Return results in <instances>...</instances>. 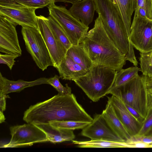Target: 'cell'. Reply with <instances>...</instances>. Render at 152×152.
Masks as SVG:
<instances>
[{
    "mask_svg": "<svg viewBox=\"0 0 152 152\" xmlns=\"http://www.w3.org/2000/svg\"><path fill=\"white\" fill-rule=\"evenodd\" d=\"M130 39L133 47L140 53L152 51V19L134 16Z\"/></svg>",
    "mask_w": 152,
    "mask_h": 152,
    "instance_id": "10",
    "label": "cell"
},
{
    "mask_svg": "<svg viewBox=\"0 0 152 152\" xmlns=\"http://www.w3.org/2000/svg\"><path fill=\"white\" fill-rule=\"evenodd\" d=\"M10 141L1 148H16L31 146L36 143L48 142L45 133L35 125L30 124L10 127Z\"/></svg>",
    "mask_w": 152,
    "mask_h": 152,
    "instance_id": "9",
    "label": "cell"
},
{
    "mask_svg": "<svg viewBox=\"0 0 152 152\" xmlns=\"http://www.w3.org/2000/svg\"><path fill=\"white\" fill-rule=\"evenodd\" d=\"M60 78L57 75L48 78L47 82L48 84L53 86L58 92V94L60 95H69L71 94L72 90L70 87L67 84L65 87L63 86L60 83L59 79Z\"/></svg>",
    "mask_w": 152,
    "mask_h": 152,
    "instance_id": "27",
    "label": "cell"
},
{
    "mask_svg": "<svg viewBox=\"0 0 152 152\" xmlns=\"http://www.w3.org/2000/svg\"><path fill=\"white\" fill-rule=\"evenodd\" d=\"M5 119V116L3 114V112H0V123H1L4 122Z\"/></svg>",
    "mask_w": 152,
    "mask_h": 152,
    "instance_id": "37",
    "label": "cell"
},
{
    "mask_svg": "<svg viewBox=\"0 0 152 152\" xmlns=\"http://www.w3.org/2000/svg\"><path fill=\"white\" fill-rule=\"evenodd\" d=\"M117 71L109 67L94 65L75 83L94 102L107 94L114 83Z\"/></svg>",
    "mask_w": 152,
    "mask_h": 152,
    "instance_id": "4",
    "label": "cell"
},
{
    "mask_svg": "<svg viewBox=\"0 0 152 152\" xmlns=\"http://www.w3.org/2000/svg\"><path fill=\"white\" fill-rule=\"evenodd\" d=\"M140 71L143 75L152 77V51L145 53H140Z\"/></svg>",
    "mask_w": 152,
    "mask_h": 152,
    "instance_id": "25",
    "label": "cell"
},
{
    "mask_svg": "<svg viewBox=\"0 0 152 152\" xmlns=\"http://www.w3.org/2000/svg\"><path fill=\"white\" fill-rule=\"evenodd\" d=\"M124 23L130 41L132 17L135 8V0H113Z\"/></svg>",
    "mask_w": 152,
    "mask_h": 152,
    "instance_id": "21",
    "label": "cell"
},
{
    "mask_svg": "<svg viewBox=\"0 0 152 152\" xmlns=\"http://www.w3.org/2000/svg\"><path fill=\"white\" fill-rule=\"evenodd\" d=\"M140 71V68L134 66L117 71L114 83L111 88L127 82L138 75V72Z\"/></svg>",
    "mask_w": 152,
    "mask_h": 152,
    "instance_id": "23",
    "label": "cell"
},
{
    "mask_svg": "<svg viewBox=\"0 0 152 152\" xmlns=\"http://www.w3.org/2000/svg\"><path fill=\"white\" fill-rule=\"evenodd\" d=\"M46 134L48 141L53 143L72 141L75 138L73 130L56 127L50 123L34 124Z\"/></svg>",
    "mask_w": 152,
    "mask_h": 152,
    "instance_id": "20",
    "label": "cell"
},
{
    "mask_svg": "<svg viewBox=\"0 0 152 152\" xmlns=\"http://www.w3.org/2000/svg\"><path fill=\"white\" fill-rule=\"evenodd\" d=\"M48 23L61 43L67 50L72 45L66 34L61 26L51 16L47 18Z\"/></svg>",
    "mask_w": 152,
    "mask_h": 152,
    "instance_id": "24",
    "label": "cell"
},
{
    "mask_svg": "<svg viewBox=\"0 0 152 152\" xmlns=\"http://www.w3.org/2000/svg\"><path fill=\"white\" fill-rule=\"evenodd\" d=\"M81 0H53V1L55 3L58 2H62L64 3H70L72 4Z\"/></svg>",
    "mask_w": 152,
    "mask_h": 152,
    "instance_id": "36",
    "label": "cell"
},
{
    "mask_svg": "<svg viewBox=\"0 0 152 152\" xmlns=\"http://www.w3.org/2000/svg\"><path fill=\"white\" fill-rule=\"evenodd\" d=\"M8 96L4 94L0 91V112H3L5 110L6 99Z\"/></svg>",
    "mask_w": 152,
    "mask_h": 152,
    "instance_id": "33",
    "label": "cell"
},
{
    "mask_svg": "<svg viewBox=\"0 0 152 152\" xmlns=\"http://www.w3.org/2000/svg\"></svg>",
    "mask_w": 152,
    "mask_h": 152,
    "instance_id": "40",
    "label": "cell"
},
{
    "mask_svg": "<svg viewBox=\"0 0 152 152\" xmlns=\"http://www.w3.org/2000/svg\"><path fill=\"white\" fill-rule=\"evenodd\" d=\"M18 56L16 55L0 54V63L6 64L11 70L15 62V59Z\"/></svg>",
    "mask_w": 152,
    "mask_h": 152,
    "instance_id": "31",
    "label": "cell"
},
{
    "mask_svg": "<svg viewBox=\"0 0 152 152\" xmlns=\"http://www.w3.org/2000/svg\"><path fill=\"white\" fill-rule=\"evenodd\" d=\"M96 11L105 29L118 49L125 56L134 53L121 14L113 0H94Z\"/></svg>",
    "mask_w": 152,
    "mask_h": 152,
    "instance_id": "3",
    "label": "cell"
},
{
    "mask_svg": "<svg viewBox=\"0 0 152 152\" xmlns=\"http://www.w3.org/2000/svg\"><path fill=\"white\" fill-rule=\"evenodd\" d=\"M150 136V137H151V138L152 139V135H151V136Z\"/></svg>",
    "mask_w": 152,
    "mask_h": 152,
    "instance_id": "39",
    "label": "cell"
},
{
    "mask_svg": "<svg viewBox=\"0 0 152 152\" xmlns=\"http://www.w3.org/2000/svg\"><path fill=\"white\" fill-rule=\"evenodd\" d=\"M36 9L29 7L15 0H0V15L5 16L18 25L38 29Z\"/></svg>",
    "mask_w": 152,
    "mask_h": 152,
    "instance_id": "8",
    "label": "cell"
},
{
    "mask_svg": "<svg viewBox=\"0 0 152 152\" xmlns=\"http://www.w3.org/2000/svg\"><path fill=\"white\" fill-rule=\"evenodd\" d=\"M23 120L33 124L53 121L91 122L92 118L77 102L73 94H58L45 101L31 106L24 113Z\"/></svg>",
    "mask_w": 152,
    "mask_h": 152,
    "instance_id": "1",
    "label": "cell"
},
{
    "mask_svg": "<svg viewBox=\"0 0 152 152\" xmlns=\"http://www.w3.org/2000/svg\"><path fill=\"white\" fill-rule=\"evenodd\" d=\"M152 130V110L148 112L147 117L144 120L139 131L135 135L147 136Z\"/></svg>",
    "mask_w": 152,
    "mask_h": 152,
    "instance_id": "29",
    "label": "cell"
},
{
    "mask_svg": "<svg viewBox=\"0 0 152 152\" xmlns=\"http://www.w3.org/2000/svg\"><path fill=\"white\" fill-rule=\"evenodd\" d=\"M77 147L80 148H138L137 142L130 140L117 141L104 140H91L87 141H72Z\"/></svg>",
    "mask_w": 152,
    "mask_h": 152,
    "instance_id": "19",
    "label": "cell"
},
{
    "mask_svg": "<svg viewBox=\"0 0 152 152\" xmlns=\"http://www.w3.org/2000/svg\"><path fill=\"white\" fill-rule=\"evenodd\" d=\"M81 134L91 140L126 141L114 132L101 114L96 115L93 121L82 129Z\"/></svg>",
    "mask_w": 152,
    "mask_h": 152,
    "instance_id": "13",
    "label": "cell"
},
{
    "mask_svg": "<svg viewBox=\"0 0 152 152\" xmlns=\"http://www.w3.org/2000/svg\"><path fill=\"white\" fill-rule=\"evenodd\" d=\"M48 8L49 15L61 26L71 44H80L89 27L74 17L65 6L56 5L53 1Z\"/></svg>",
    "mask_w": 152,
    "mask_h": 152,
    "instance_id": "6",
    "label": "cell"
},
{
    "mask_svg": "<svg viewBox=\"0 0 152 152\" xmlns=\"http://www.w3.org/2000/svg\"><path fill=\"white\" fill-rule=\"evenodd\" d=\"M94 65L119 71L126 63L125 55L118 49L107 33L99 15L93 28L80 43Z\"/></svg>",
    "mask_w": 152,
    "mask_h": 152,
    "instance_id": "2",
    "label": "cell"
},
{
    "mask_svg": "<svg viewBox=\"0 0 152 152\" xmlns=\"http://www.w3.org/2000/svg\"><path fill=\"white\" fill-rule=\"evenodd\" d=\"M90 123L73 121H51L49 123L56 127L74 130L82 129Z\"/></svg>",
    "mask_w": 152,
    "mask_h": 152,
    "instance_id": "26",
    "label": "cell"
},
{
    "mask_svg": "<svg viewBox=\"0 0 152 152\" xmlns=\"http://www.w3.org/2000/svg\"><path fill=\"white\" fill-rule=\"evenodd\" d=\"M152 135V130L149 133L147 136H151Z\"/></svg>",
    "mask_w": 152,
    "mask_h": 152,
    "instance_id": "38",
    "label": "cell"
},
{
    "mask_svg": "<svg viewBox=\"0 0 152 152\" xmlns=\"http://www.w3.org/2000/svg\"></svg>",
    "mask_w": 152,
    "mask_h": 152,
    "instance_id": "41",
    "label": "cell"
},
{
    "mask_svg": "<svg viewBox=\"0 0 152 152\" xmlns=\"http://www.w3.org/2000/svg\"><path fill=\"white\" fill-rule=\"evenodd\" d=\"M146 87L148 92L152 93V77L145 76Z\"/></svg>",
    "mask_w": 152,
    "mask_h": 152,
    "instance_id": "34",
    "label": "cell"
},
{
    "mask_svg": "<svg viewBox=\"0 0 152 152\" xmlns=\"http://www.w3.org/2000/svg\"><path fill=\"white\" fill-rule=\"evenodd\" d=\"M125 104L131 114L138 122L142 124L145 119L134 108L128 105Z\"/></svg>",
    "mask_w": 152,
    "mask_h": 152,
    "instance_id": "32",
    "label": "cell"
},
{
    "mask_svg": "<svg viewBox=\"0 0 152 152\" xmlns=\"http://www.w3.org/2000/svg\"><path fill=\"white\" fill-rule=\"evenodd\" d=\"M18 25L8 17L0 15V51L5 54L22 55L16 27Z\"/></svg>",
    "mask_w": 152,
    "mask_h": 152,
    "instance_id": "11",
    "label": "cell"
},
{
    "mask_svg": "<svg viewBox=\"0 0 152 152\" xmlns=\"http://www.w3.org/2000/svg\"><path fill=\"white\" fill-rule=\"evenodd\" d=\"M72 15L86 26L93 21L95 4L94 0H81L72 4L69 10Z\"/></svg>",
    "mask_w": 152,
    "mask_h": 152,
    "instance_id": "15",
    "label": "cell"
},
{
    "mask_svg": "<svg viewBox=\"0 0 152 152\" xmlns=\"http://www.w3.org/2000/svg\"><path fill=\"white\" fill-rule=\"evenodd\" d=\"M66 55L86 69L90 70L94 65L81 44L72 45L67 50Z\"/></svg>",
    "mask_w": 152,
    "mask_h": 152,
    "instance_id": "22",
    "label": "cell"
},
{
    "mask_svg": "<svg viewBox=\"0 0 152 152\" xmlns=\"http://www.w3.org/2000/svg\"><path fill=\"white\" fill-rule=\"evenodd\" d=\"M140 8L144 9L146 12L147 18L152 19V0H135V10Z\"/></svg>",
    "mask_w": 152,
    "mask_h": 152,
    "instance_id": "30",
    "label": "cell"
},
{
    "mask_svg": "<svg viewBox=\"0 0 152 152\" xmlns=\"http://www.w3.org/2000/svg\"><path fill=\"white\" fill-rule=\"evenodd\" d=\"M18 3L31 8H43L50 5L53 0H15Z\"/></svg>",
    "mask_w": 152,
    "mask_h": 152,
    "instance_id": "28",
    "label": "cell"
},
{
    "mask_svg": "<svg viewBox=\"0 0 152 152\" xmlns=\"http://www.w3.org/2000/svg\"><path fill=\"white\" fill-rule=\"evenodd\" d=\"M39 30L49 51L53 63V67L57 69L66 56L67 50L61 43L52 31L47 20V18L37 16Z\"/></svg>",
    "mask_w": 152,
    "mask_h": 152,
    "instance_id": "12",
    "label": "cell"
},
{
    "mask_svg": "<svg viewBox=\"0 0 152 152\" xmlns=\"http://www.w3.org/2000/svg\"><path fill=\"white\" fill-rule=\"evenodd\" d=\"M108 98L110 100L117 117L130 135L133 136L137 134L142 124L131 114L122 101L113 95Z\"/></svg>",
    "mask_w": 152,
    "mask_h": 152,
    "instance_id": "14",
    "label": "cell"
},
{
    "mask_svg": "<svg viewBox=\"0 0 152 152\" xmlns=\"http://www.w3.org/2000/svg\"><path fill=\"white\" fill-rule=\"evenodd\" d=\"M148 93L145 76L138 75L126 83L111 88L107 94L134 108L145 119L148 113Z\"/></svg>",
    "mask_w": 152,
    "mask_h": 152,
    "instance_id": "5",
    "label": "cell"
},
{
    "mask_svg": "<svg viewBox=\"0 0 152 152\" xmlns=\"http://www.w3.org/2000/svg\"><path fill=\"white\" fill-rule=\"evenodd\" d=\"M148 112L152 110V93L149 92L148 93Z\"/></svg>",
    "mask_w": 152,
    "mask_h": 152,
    "instance_id": "35",
    "label": "cell"
},
{
    "mask_svg": "<svg viewBox=\"0 0 152 152\" xmlns=\"http://www.w3.org/2000/svg\"><path fill=\"white\" fill-rule=\"evenodd\" d=\"M56 69L62 79L73 81L85 75L90 70L80 66L66 55Z\"/></svg>",
    "mask_w": 152,
    "mask_h": 152,
    "instance_id": "16",
    "label": "cell"
},
{
    "mask_svg": "<svg viewBox=\"0 0 152 152\" xmlns=\"http://www.w3.org/2000/svg\"><path fill=\"white\" fill-rule=\"evenodd\" d=\"M101 114L111 129L119 137L124 141L131 138L132 136L117 117L108 98L106 107Z\"/></svg>",
    "mask_w": 152,
    "mask_h": 152,
    "instance_id": "17",
    "label": "cell"
},
{
    "mask_svg": "<svg viewBox=\"0 0 152 152\" xmlns=\"http://www.w3.org/2000/svg\"><path fill=\"white\" fill-rule=\"evenodd\" d=\"M48 78H39L34 81H26L19 79L17 81L10 80L4 77L0 73V91L4 94L14 92H20L24 88L42 84H48Z\"/></svg>",
    "mask_w": 152,
    "mask_h": 152,
    "instance_id": "18",
    "label": "cell"
},
{
    "mask_svg": "<svg viewBox=\"0 0 152 152\" xmlns=\"http://www.w3.org/2000/svg\"><path fill=\"white\" fill-rule=\"evenodd\" d=\"M21 33L26 48L37 66L42 71L49 66H53L50 54L39 30L22 26Z\"/></svg>",
    "mask_w": 152,
    "mask_h": 152,
    "instance_id": "7",
    "label": "cell"
}]
</instances>
